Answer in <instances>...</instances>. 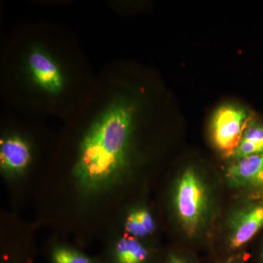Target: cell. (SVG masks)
Masks as SVG:
<instances>
[{
  "mask_svg": "<svg viewBox=\"0 0 263 263\" xmlns=\"http://www.w3.org/2000/svg\"><path fill=\"white\" fill-rule=\"evenodd\" d=\"M258 155H263V121L256 115L246 128L231 158L236 160Z\"/></svg>",
  "mask_w": 263,
  "mask_h": 263,
  "instance_id": "9c48e42d",
  "label": "cell"
},
{
  "mask_svg": "<svg viewBox=\"0 0 263 263\" xmlns=\"http://www.w3.org/2000/svg\"><path fill=\"white\" fill-rule=\"evenodd\" d=\"M259 263H263V245L259 254Z\"/></svg>",
  "mask_w": 263,
  "mask_h": 263,
  "instance_id": "5bb4252c",
  "label": "cell"
},
{
  "mask_svg": "<svg viewBox=\"0 0 263 263\" xmlns=\"http://www.w3.org/2000/svg\"><path fill=\"white\" fill-rule=\"evenodd\" d=\"M206 184L196 170L188 167L180 175L174 192V207L183 229L196 235L206 221L209 210Z\"/></svg>",
  "mask_w": 263,
  "mask_h": 263,
  "instance_id": "7a4b0ae2",
  "label": "cell"
},
{
  "mask_svg": "<svg viewBox=\"0 0 263 263\" xmlns=\"http://www.w3.org/2000/svg\"><path fill=\"white\" fill-rule=\"evenodd\" d=\"M126 231L136 238H144L155 230V222L152 214L146 209H136L127 216Z\"/></svg>",
  "mask_w": 263,
  "mask_h": 263,
  "instance_id": "30bf717a",
  "label": "cell"
},
{
  "mask_svg": "<svg viewBox=\"0 0 263 263\" xmlns=\"http://www.w3.org/2000/svg\"><path fill=\"white\" fill-rule=\"evenodd\" d=\"M222 263H245V261L241 257L236 256V257H231L230 258L227 259Z\"/></svg>",
  "mask_w": 263,
  "mask_h": 263,
  "instance_id": "4fadbf2b",
  "label": "cell"
},
{
  "mask_svg": "<svg viewBox=\"0 0 263 263\" xmlns=\"http://www.w3.org/2000/svg\"><path fill=\"white\" fill-rule=\"evenodd\" d=\"M226 176L230 186L247 197H263V155L233 160Z\"/></svg>",
  "mask_w": 263,
  "mask_h": 263,
  "instance_id": "5b68a950",
  "label": "cell"
},
{
  "mask_svg": "<svg viewBox=\"0 0 263 263\" xmlns=\"http://www.w3.org/2000/svg\"><path fill=\"white\" fill-rule=\"evenodd\" d=\"M164 263H195L193 259L179 253H171L167 255Z\"/></svg>",
  "mask_w": 263,
  "mask_h": 263,
  "instance_id": "7c38bea8",
  "label": "cell"
},
{
  "mask_svg": "<svg viewBox=\"0 0 263 263\" xmlns=\"http://www.w3.org/2000/svg\"><path fill=\"white\" fill-rule=\"evenodd\" d=\"M134 108L126 100L114 102L81 142L74 176L85 191H100L117 182L129 162Z\"/></svg>",
  "mask_w": 263,
  "mask_h": 263,
  "instance_id": "6da1fadb",
  "label": "cell"
},
{
  "mask_svg": "<svg viewBox=\"0 0 263 263\" xmlns=\"http://www.w3.org/2000/svg\"><path fill=\"white\" fill-rule=\"evenodd\" d=\"M51 257L52 263H97L86 254L66 247L53 249Z\"/></svg>",
  "mask_w": 263,
  "mask_h": 263,
  "instance_id": "8fae6325",
  "label": "cell"
},
{
  "mask_svg": "<svg viewBox=\"0 0 263 263\" xmlns=\"http://www.w3.org/2000/svg\"><path fill=\"white\" fill-rule=\"evenodd\" d=\"M256 114L234 105H224L216 110L212 119L214 145L224 156L231 157L239 145L243 132Z\"/></svg>",
  "mask_w": 263,
  "mask_h": 263,
  "instance_id": "3957f363",
  "label": "cell"
},
{
  "mask_svg": "<svg viewBox=\"0 0 263 263\" xmlns=\"http://www.w3.org/2000/svg\"><path fill=\"white\" fill-rule=\"evenodd\" d=\"M111 255L112 263H151L153 257L148 247L133 238L118 240Z\"/></svg>",
  "mask_w": 263,
  "mask_h": 263,
  "instance_id": "ba28073f",
  "label": "cell"
},
{
  "mask_svg": "<svg viewBox=\"0 0 263 263\" xmlns=\"http://www.w3.org/2000/svg\"><path fill=\"white\" fill-rule=\"evenodd\" d=\"M28 66L33 79L42 89L51 94L60 92L63 79L58 67L44 52L33 49L28 57Z\"/></svg>",
  "mask_w": 263,
  "mask_h": 263,
  "instance_id": "8992f818",
  "label": "cell"
},
{
  "mask_svg": "<svg viewBox=\"0 0 263 263\" xmlns=\"http://www.w3.org/2000/svg\"><path fill=\"white\" fill-rule=\"evenodd\" d=\"M262 229L263 197H248V200L230 219L228 250H240Z\"/></svg>",
  "mask_w": 263,
  "mask_h": 263,
  "instance_id": "277c9868",
  "label": "cell"
},
{
  "mask_svg": "<svg viewBox=\"0 0 263 263\" xmlns=\"http://www.w3.org/2000/svg\"><path fill=\"white\" fill-rule=\"evenodd\" d=\"M30 150L27 143L18 137L3 141L0 148L1 167L8 174H21L30 162Z\"/></svg>",
  "mask_w": 263,
  "mask_h": 263,
  "instance_id": "52a82bcc",
  "label": "cell"
}]
</instances>
